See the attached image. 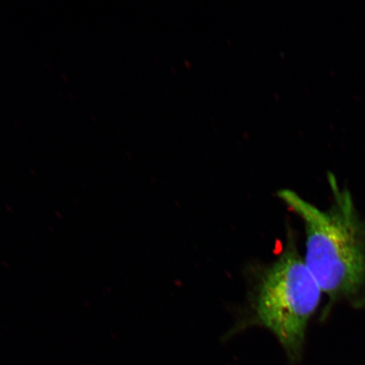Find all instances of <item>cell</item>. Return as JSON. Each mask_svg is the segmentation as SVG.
<instances>
[{"label":"cell","mask_w":365,"mask_h":365,"mask_svg":"<svg viewBox=\"0 0 365 365\" xmlns=\"http://www.w3.org/2000/svg\"><path fill=\"white\" fill-rule=\"evenodd\" d=\"M327 178L332 199L326 210L293 190L277 192L304 223V262L327 298L322 318L337 303L345 302L355 309L365 307V217L356 207L350 190L341 188L332 173H328Z\"/></svg>","instance_id":"1"},{"label":"cell","mask_w":365,"mask_h":365,"mask_svg":"<svg viewBox=\"0 0 365 365\" xmlns=\"http://www.w3.org/2000/svg\"><path fill=\"white\" fill-rule=\"evenodd\" d=\"M322 294L291 232L279 257L259 277L252 307L255 322L277 337L292 362L302 356L309 323Z\"/></svg>","instance_id":"2"}]
</instances>
